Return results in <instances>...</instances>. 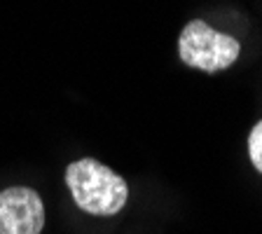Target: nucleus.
<instances>
[{
	"mask_svg": "<svg viewBox=\"0 0 262 234\" xmlns=\"http://www.w3.org/2000/svg\"><path fill=\"white\" fill-rule=\"evenodd\" d=\"M66 185L73 202L92 216H115L129 199L126 180L92 157L77 159L66 169Z\"/></svg>",
	"mask_w": 262,
	"mask_h": 234,
	"instance_id": "nucleus-1",
	"label": "nucleus"
},
{
	"mask_svg": "<svg viewBox=\"0 0 262 234\" xmlns=\"http://www.w3.org/2000/svg\"><path fill=\"white\" fill-rule=\"evenodd\" d=\"M180 61L204 73H220L234 63L241 54V45L227 33H218L206 22H190L178 38Z\"/></svg>",
	"mask_w": 262,
	"mask_h": 234,
	"instance_id": "nucleus-2",
	"label": "nucleus"
},
{
	"mask_svg": "<svg viewBox=\"0 0 262 234\" xmlns=\"http://www.w3.org/2000/svg\"><path fill=\"white\" fill-rule=\"evenodd\" d=\"M45 206L35 190L24 185L0 192V234H40Z\"/></svg>",
	"mask_w": 262,
	"mask_h": 234,
	"instance_id": "nucleus-3",
	"label": "nucleus"
},
{
	"mask_svg": "<svg viewBox=\"0 0 262 234\" xmlns=\"http://www.w3.org/2000/svg\"><path fill=\"white\" fill-rule=\"evenodd\" d=\"M248 155H251L253 166L262 174V120L251 129V136H248Z\"/></svg>",
	"mask_w": 262,
	"mask_h": 234,
	"instance_id": "nucleus-4",
	"label": "nucleus"
}]
</instances>
